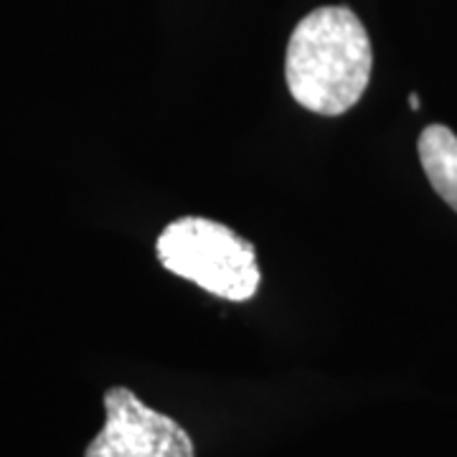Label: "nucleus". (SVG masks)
<instances>
[{
    "mask_svg": "<svg viewBox=\"0 0 457 457\" xmlns=\"http://www.w3.org/2000/svg\"><path fill=\"white\" fill-rule=\"evenodd\" d=\"M374 66L371 38L345 5H323L295 26L285 54L293 99L323 117H338L363 97Z\"/></svg>",
    "mask_w": 457,
    "mask_h": 457,
    "instance_id": "nucleus-1",
    "label": "nucleus"
},
{
    "mask_svg": "<svg viewBox=\"0 0 457 457\" xmlns=\"http://www.w3.org/2000/svg\"><path fill=\"white\" fill-rule=\"evenodd\" d=\"M155 252L168 272L231 303H245L260 287L254 245L212 219H176L158 237Z\"/></svg>",
    "mask_w": 457,
    "mask_h": 457,
    "instance_id": "nucleus-2",
    "label": "nucleus"
},
{
    "mask_svg": "<svg viewBox=\"0 0 457 457\" xmlns=\"http://www.w3.org/2000/svg\"><path fill=\"white\" fill-rule=\"evenodd\" d=\"M107 422L84 457H196L188 432L163 411L145 407L130 389L104 394Z\"/></svg>",
    "mask_w": 457,
    "mask_h": 457,
    "instance_id": "nucleus-3",
    "label": "nucleus"
},
{
    "mask_svg": "<svg viewBox=\"0 0 457 457\" xmlns=\"http://www.w3.org/2000/svg\"><path fill=\"white\" fill-rule=\"evenodd\" d=\"M417 150L427 180L442 201L457 212V135L445 125H429L420 135Z\"/></svg>",
    "mask_w": 457,
    "mask_h": 457,
    "instance_id": "nucleus-4",
    "label": "nucleus"
},
{
    "mask_svg": "<svg viewBox=\"0 0 457 457\" xmlns=\"http://www.w3.org/2000/svg\"><path fill=\"white\" fill-rule=\"evenodd\" d=\"M409 104L411 110H420V95H409Z\"/></svg>",
    "mask_w": 457,
    "mask_h": 457,
    "instance_id": "nucleus-5",
    "label": "nucleus"
}]
</instances>
